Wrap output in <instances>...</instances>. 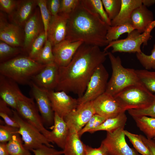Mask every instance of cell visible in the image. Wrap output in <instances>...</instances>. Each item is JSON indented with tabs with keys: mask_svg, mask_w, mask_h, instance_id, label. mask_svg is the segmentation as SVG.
Returning <instances> with one entry per match:
<instances>
[{
	"mask_svg": "<svg viewBox=\"0 0 155 155\" xmlns=\"http://www.w3.org/2000/svg\"><path fill=\"white\" fill-rule=\"evenodd\" d=\"M69 16L59 13L51 16L47 32V39L53 46L65 39Z\"/></svg>",
	"mask_w": 155,
	"mask_h": 155,
	"instance_id": "cell-17",
	"label": "cell"
},
{
	"mask_svg": "<svg viewBox=\"0 0 155 155\" xmlns=\"http://www.w3.org/2000/svg\"><path fill=\"white\" fill-rule=\"evenodd\" d=\"M95 114L106 119L125 112L114 96L104 92L93 101Z\"/></svg>",
	"mask_w": 155,
	"mask_h": 155,
	"instance_id": "cell-14",
	"label": "cell"
},
{
	"mask_svg": "<svg viewBox=\"0 0 155 155\" xmlns=\"http://www.w3.org/2000/svg\"><path fill=\"white\" fill-rule=\"evenodd\" d=\"M37 9L25 24L23 50L28 52L33 42L43 30L40 14Z\"/></svg>",
	"mask_w": 155,
	"mask_h": 155,
	"instance_id": "cell-18",
	"label": "cell"
},
{
	"mask_svg": "<svg viewBox=\"0 0 155 155\" xmlns=\"http://www.w3.org/2000/svg\"><path fill=\"white\" fill-rule=\"evenodd\" d=\"M22 51L18 47L12 46L0 40V63L4 62L16 57V56L20 53Z\"/></svg>",
	"mask_w": 155,
	"mask_h": 155,
	"instance_id": "cell-33",
	"label": "cell"
},
{
	"mask_svg": "<svg viewBox=\"0 0 155 155\" xmlns=\"http://www.w3.org/2000/svg\"><path fill=\"white\" fill-rule=\"evenodd\" d=\"M108 56L111 63L112 71L105 92L114 96L128 86L143 85L138 78L135 70L123 67L119 56L116 57L109 52H108Z\"/></svg>",
	"mask_w": 155,
	"mask_h": 155,
	"instance_id": "cell-4",
	"label": "cell"
},
{
	"mask_svg": "<svg viewBox=\"0 0 155 155\" xmlns=\"http://www.w3.org/2000/svg\"><path fill=\"white\" fill-rule=\"evenodd\" d=\"M82 4L92 12L98 14L101 19L109 26L111 21L104 8L101 0H81Z\"/></svg>",
	"mask_w": 155,
	"mask_h": 155,
	"instance_id": "cell-28",
	"label": "cell"
},
{
	"mask_svg": "<svg viewBox=\"0 0 155 155\" xmlns=\"http://www.w3.org/2000/svg\"><path fill=\"white\" fill-rule=\"evenodd\" d=\"M22 141L19 134L12 137L7 144L10 155H31L30 150L24 147Z\"/></svg>",
	"mask_w": 155,
	"mask_h": 155,
	"instance_id": "cell-29",
	"label": "cell"
},
{
	"mask_svg": "<svg viewBox=\"0 0 155 155\" xmlns=\"http://www.w3.org/2000/svg\"><path fill=\"white\" fill-rule=\"evenodd\" d=\"M21 92L17 83L0 74V98L13 109H17V100Z\"/></svg>",
	"mask_w": 155,
	"mask_h": 155,
	"instance_id": "cell-19",
	"label": "cell"
},
{
	"mask_svg": "<svg viewBox=\"0 0 155 155\" xmlns=\"http://www.w3.org/2000/svg\"><path fill=\"white\" fill-rule=\"evenodd\" d=\"M48 8L52 16H55L58 15L59 12L61 0H47Z\"/></svg>",
	"mask_w": 155,
	"mask_h": 155,
	"instance_id": "cell-45",
	"label": "cell"
},
{
	"mask_svg": "<svg viewBox=\"0 0 155 155\" xmlns=\"http://www.w3.org/2000/svg\"><path fill=\"white\" fill-rule=\"evenodd\" d=\"M13 110V119L19 125L18 133L26 149L31 151L43 145L53 147L49 140L39 130L24 119L16 110Z\"/></svg>",
	"mask_w": 155,
	"mask_h": 155,
	"instance_id": "cell-7",
	"label": "cell"
},
{
	"mask_svg": "<svg viewBox=\"0 0 155 155\" xmlns=\"http://www.w3.org/2000/svg\"><path fill=\"white\" fill-rule=\"evenodd\" d=\"M16 111L25 121L39 130L48 139L50 131L44 126L33 100V98H28L22 93L18 97Z\"/></svg>",
	"mask_w": 155,
	"mask_h": 155,
	"instance_id": "cell-9",
	"label": "cell"
},
{
	"mask_svg": "<svg viewBox=\"0 0 155 155\" xmlns=\"http://www.w3.org/2000/svg\"><path fill=\"white\" fill-rule=\"evenodd\" d=\"M108 77L103 64L98 66L92 75L83 95L77 99L78 105L93 101L105 92Z\"/></svg>",
	"mask_w": 155,
	"mask_h": 155,
	"instance_id": "cell-8",
	"label": "cell"
},
{
	"mask_svg": "<svg viewBox=\"0 0 155 155\" xmlns=\"http://www.w3.org/2000/svg\"><path fill=\"white\" fill-rule=\"evenodd\" d=\"M124 133L132 144L135 150L141 155H150V151L140 135L124 130Z\"/></svg>",
	"mask_w": 155,
	"mask_h": 155,
	"instance_id": "cell-32",
	"label": "cell"
},
{
	"mask_svg": "<svg viewBox=\"0 0 155 155\" xmlns=\"http://www.w3.org/2000/svg\"><path fill=\"white\" fill-rule=\"evenodd\" d=\"M137 59L146 69L155 70V44L150 55H147L142 52L137 53Z\"/></svg>",
	"mask_w": 155,
	"mask_h": 155,
	"instance_id": "cell-38",
	"label": "cell"
},
{
	"mask_svg": "<svg viewBox=\"0 0 155 155\" xmlns=\"http://www.w3.org/2000/svg\"><path fill=\"white\" fill-rule=\"evenodd\" d=\"M124 129L119 128L113 132H107L101 143L106 148L108 155H141L128 145Z\"/></svg>",
	"mask_w": 155,
	"mask_h": 155,
	"instance_id": "cell-10",
	"label": "cell"
},
{
	"mask_svg": "<svg viewBox=\"0 0 155 155\" xmlns=\"http://www.w3.org/2000/svg\"><path fill=\"white\" fill-rule=\"evenodd\" d=\"M19 128L7 125H0V143L8 142L14 135L19 134Z\"/></svg>",
	"mask_w": 155,
	"mask_h": 155,
	"instance_id": "cell-40",
	"label": "cell"
},
{
	"mask_svg": "<svg viewBox=\"0 0 155 155\" xmlns=\"http://www.w3.org/2000/svg\"><path fill=\"white\" fill-rule=\"evenodd\" d=\"M59 69L55 62L46 65L34 76L32 82L44 90H54L58 83Z\"/></svg>",
	"mask_w": 155,
	"mask_h": 155,
	"instance_id": "cell-15",
	"label": "cell"
},
{
	"mask_svg": "<svg viewBox=\"0 0 155 155\" xmlns=\"http://www.w3.org/2000/svg\"><path fill=\"white\" fill-rule=\"evenodd\" d=\"M154 140H155V137L153 139Z\"/></svg>",
	"mask_w": 155,
	"mask_h": 155,
	"instance_id": "cell-52",
	"label": "cell"
},
{
	"mask_svg": "<svg viewBox=\"0 0 155 155\" xmlns=\"http://www.w3.org/2000/svg\"><path fill=\"white\" fill-rule=\"evenodd\" d=\"M47 40L44 30L42 31L34 40L28 52V56L34 60L43 48V45Z\"/></svg>",
	"mask_w": 155,
	"mask_h": 155,
	"instance_id": "cell-36",
	"label": "cell"
},
{
	"mask_svg": "<svg viewBox=\"0 0 155 155\" xmlns=\"http://www.w3.org/2000/svg\"><path fill=\"white\" fill-rule=\"evenodd\" d=\"M47 92L54 113L63 119L78 105L77 99L72 98L64 91L52 90Z\"/></svg>",
	"mask_w": 155,
	"mask_h": 155,
	"instance_id": "cell-11",
	"label": "cell"
},
{
	"mask_svg": "<svg viewBox=\"0 0 155 155\" xmlns=\"http://www.w3.org/2000/svg\"><path fill=\"white\" fill-rule=\"evenodd\" d=\"M36 1V4L40 9L44 30L47 38L48 28L52 16L47 7V0H37Z\"/></svg>",
	"mask_w": 155,
	"mask_h": 155,
	"instance_id": "cell-37",
	"label": "cell"
},
{
	"mask_svg": "<svg viewBox=\"0 0 155 155\" xmlns=\"http://www.w3.org/2000/svg\"><path fill=\"white\" fill-rule=\"evenodd\" d=\"M114 97L125 111L148 107L153 102L155 95L143 85H133L125 88Z\"/></svg>",
	"mask_w": 155,
	"mask_h": 155,
	"instance_id": "cell-5",
	"label": "cell"
},
{
	"mask_svg": "<svg viewBox=\"0 0 155 155\" xmlns=\"http://www.w3.org/2000/svg\"><path fill=\"white\" fill-rule=\"evenodd\" d=\"M7 144V142L0 143V155H10Z\"/></svg>",
	"mask_w": 155,
	"mask_h": 155,
	"instance_id": "cell-50",
	"label": "cell"
},
{
	"mask_svg": "<svg viewBox=\"0 0 155 155\" xmlns=\"http://www.w3.org/2000/svg\"><path fill=\"white\" fill-rule=\"evenodd\" d=\"M69 128L63 119L54 113V125L48 138L51 143L56 144L63 149L67 136Z\"/></svg>",
	"mask_w": 155,
	"mask_h": 155,
	"instance_id": "cell-22",
	"label": "cell"
},
{
	"mask_svg": "<svg viewBox=\"0 0 155 155\" xmlns=\"http://www.w3.org/2000/svg\"><path fill=\"white\" fill-rule=\"evenodd\" d=\"M86 155H108V154L106 148L101 143L100 146L97 148L86 145Z\"/></svg>",
	"mask_w": 155,
	"mask_h": 155,
	"instance_id": "cell-46",
	"label": "cell"
},
{
	"mask_svg": "<svg viewBox=\"0 0 155 155\" xmlns=\"http://www.w3.org/2000/svg\"><path fill=\"white\" fill-rule=\"evenodd\" d=\"M120 11L117 16L111 21V26L130 23L131 14L134 9L142 5V0H121Z\"/></svg>",
	"mask_w": 155,
	"mask_h": 155,
	"instance_id": "cell-25",
	"label": "cell"
},
{
	"mask_svg": "<svg viewBox=\"0 0 155 155\" xmlns=\"http://www.w3.org/2000/svg\"><path fill=\"white\" fill-rule=\"evenodd\" d=\"M0 39L9 45L18 47L22 46V36L20 27L7 22L0 15Z\"/></svg>",
	"mask_w": 155,
	"mask_h": 155,
	"instance_id": "cell-20",
	"label": "cell"
},
{
	"mask_svg": "<svg viewBox=\"0 0 155 155\" xmlns=\"http://www.w3.org/2000/svg\"><path fill=\"white\" fill-rule=\"evenodd\" d=\"M0 116L3 119L6 125L15 128H19L18 124L13 119L8 115L2 112H0Z\"/></svg>",
	"mask_w": 155,
	"mask_h": 155,
	"instance_id": "cell-48",
	"label": "cell"
},
{
	"mask_svg": "<svg viewBox=\"0 0 155 155\" xmlns=\"http://www.w3.org/2000/svg\"><path fill=\"white\" fill-rule=\"evenodd\" d=\"M51 42L47 40L42 50L34 60L44 65L55 62Z\"/></svg>",
	"mask_w": 155,
	"mask_h": 155,
	"instance_id": "cell-34",
	"label": "cell"
},
{
	"mask_svg": "<svg viewBox=\"0 0 155 155\" xmlns=\"http://www.w3.org/2000/svg\"><path fill=\"white\" fill-rule=\"evenodd\" d=\"M30 85L33 98L36 101L44 124L48 126L52 125L54 113L47 90L40 88L32 82Z\"/></svg>",
	"mask_w": 155,
	"mask_h": 155,
	"instance_id": "cell-12",
	"label": "cell"
},
{
	"mask_svg": "<svg viewBox=\"0 0 155 155\" xmlns=\"http://www.w3.org/2000/svg\"><path fill=\"white\" fill-rule=\"evenodd\" d=\"M155 27V20L150 27L143 33H141L134 30L128 34L125 38L113 41L109 43L104 50L107 51L110 47L112 48V53L117 52L140 53L142 44L147 45L149 40L152 37L150 33Z\"/></svg>",
	"mask_w": 155,
	"mask_h": 155,
	"instance_id": "cell-6",
	"label": "cell"
},
{
	"mask_svg": "<svg viewBox=\"0 0 155 155\" xmlns=\"http://www.w3.org/2000/svg\"><path fill=\"white\" fill-rule=\"evenodd\" d=\"M154 21L153 12L142 4L133 11L130 23L135 30L142 33L150 27Z\"/></svg>",
	"mask_w": 155,
	"mask_h": 155,
	"instance_id": "cell-21",
	"label": "cell"
},
{
	"mask_svg": "<svg viewBox=\"0 0 155 155\" xmlns=\"http://www.w3.org/2000/svg\"><path fill=\"white\" fill-rule=\"evenodd\" d=\"M127 120L126 115L123 112L116 117L106 119L99 126L89 132L92 133L98 131H105L111 132L119 128H124Z\"/></svg>",
	"mask_w": 155,
	"mask_h": 155,
	"instance_id": "cell-26",
	"label": "cell"
},
{
	"mask_svg": "<svg viewBox=\"0 0 155 155\" xmlns=\"http://www.w3.org/2000/svg\"><path fill=\"white\" fill-rule=\"evenodd\" d=\"M46 65L28 56H18L0 63V73L17 83L30 85L34 76Z\"/></svg>",
	"mask_w": 155,
	"mask_h": 155,
	"instance_id": "cell-3",
	"label": "cell"
},
{
	"mask_svg": "<svg viewBox=\"0 0 155 155\" xmlns=\"http://www.w3.org/2000/svg\"><path fill=\"white\" fill-rule=\"evenodd\" d=\"M18 1L0 0V10L10 15L16 8Z\"/></svg>",
	"mask_w": 155,
	"mask_h": 155,
	"instance_id": "cell-44",
	"label": "cell"
},
{
	"mask_svg": "<svg viewBox=\"0 0 155 155\" xmlns=\"http://www.w3.org/2000/svg\"><path fill=\"white\" fill-rule=\"evenodd\" d=\"M96 114L93 101L78 105L77 108L63 119L69 127H73L78 132Z\"/></svg>",
	"mask_w": 155,
	"mask_h": 155,
	"instance_id": "cell-13",
	"label": "cell"
},
{
	"mask_svg": "<svg viewBox=\"0 0 155 155\" xmlns=\"http://www.w3.org/2000/svg\"><path fill=\"white\" fill-rule=\"evenodd\" d=\"M34 155H61L63 150H58L53 148L43 145L39 148L31 150Z\"/></svg>",
	"mask_w": 155,
	"mask_h": 155,
	"instance_id": "cell-43",
	"label": "cell"
},
{
	"mask_svg": "<svg viewBox=\"0 0 155 155\" xmlns=\"http://www.w3.org/2000/svg\"><path fill=\"white\" fill-rule=\"evenodd\" d=\"M106 119L97 114L94 115L84 127L78 132L80 137L86 132L90 131L96 128Z\"/></svg>",
	"mask_w": 155,
	"mask_h": 155,
	"instance_id": "cell-39",
	"label": "cell"
},
{
	"mask_svg": "<svg viewBox=\"0 0 155 155\" xmlns=\"http://www.w3.org/2000/svg\"><path fill=\"white\" fill-rule=\"evenodd\" d=\"M142 4L148 7L152 6L155 3V0H142Z\"/></svg>",
	"mask_w": 155,
	"mask_h": 155,
	"instance_id": "cell-51",
	"label": "cell"
},
{
	"mask_svg": "<svg viewBox=\"0 0 155 155\" xmlns=\"http://www.w3.org/2000/svg\"><path fill=\"white\" fill-rule=\"evenodd\" d=\"M105 10L111 21L119 14L121 7V0H102Z\"/></svg>",
	"mask_w": 155,
	"mask_h": 155,
	"instance_id": "cell-35",
	"label": "cell"
},
{
	"mask_svg": "<svg viewBox=\"0 0 155 155\" xmlns=\"http://www.w3.org/2000/svg\"><path fill=\"white\" fill-rule=\"evenodd\" d=\"M135 71L143 85L151 92L155 93V71L146 69L135 70Z\"/></svg>",
	"mask_w": 155,
	"mask_h": 155,
	"instance_id": "cell-31",
	"label": "cell"
},
{
	"mask_svg": "<svg viewBox=\"0 0 155 155\" xmlns=\"http://www.w3.org/2000/svg\"><path fill=\"white\" fill-rule=\"evenodd\" d=\"M141 139L148 148L150 155H155V140L149 139L142 135H140Z\"/></svg>",
	"mask_w": 155,
	"mask_h": 155,
	"instance_id": "cell-47",
	"label": "cell"
},
{
	"mask_svg": "<svg viewBox=\"0 0 155 155\" xmlns=\"http://www.w3.org/2000/svg\"><path fill=\"white\" fill-rule=\"evenodd\" d=\"M108 25L98 14L87 8L80 2L69 14L65 39L99 47L109 44L106 38Z\"/></svg>",
	"mask_w": 155,
	"mask_h": 155,
	"instance_id": "cell-2",
	"label": "cell"
},
{
	"mask_svg": "<svg viewBox=\"0 0 155 155\" xmlns=\"http://www.w3.org/2000/svg\"><path fill=\"white\" fill-rule=\"evenodd\" d=\"M137 127L149 139L155 137V118L146 116H140L132 117Z\"/></svg>",
	"mask_w": 155,
	"mask_h": 155,
	"instance_id": "cell-27",
	"label": "cell"
},
{
	"mask_svg": "<svg viewBox=\"0 0 155 155\" xmlns=\"http://www.w3.org/2000/svg\"><path fill=\"white\" fill-rule=\"evenodd\" d=\"M108 52L100 47L83 43L67 66L59 67L56 91L72 92L81 97L96 68L103 64Z\"/></svg>",
	"mask_w": 155,
	"mask_h": 155,
	"instance_id": "cell-1",
	"label": "cell"
},
{
	"mask_svg": "<svg viewBox=\"0 0 155 155\" xmlns=\"http://www.w3.org/2000/svg\"><path fill=\"white\" fill-rule=\"evenodd\" d=\"M80 0H61L60 7L59 13L69 14L78 6Z\"/></svg>",
	"mask_w": 155,
	"mask_h": 155,
	"instance_id": "cell-42",
	"label": "cell"
},
{
	"mask_svg": "<svg viewBox=\"0 0 155 155\" xmlns=\"http://www.w3.org/2000/svg\"><path fill=\"white\" fill-rule=\"evenodd\" d=\"M128 112L132 117L146 116L155 118V94L154 100L148 107L142 109L128 110Z\"/></svg>",
	"mask_w": 155,
	"mask_h": 155,
	"instance_id": "cell-41",
	"label": "cell"
},
{
	"mask_svg": "<svg viewBox=\"0 0 155 155\" xmlns=\"http://www.w3.org/2000/svg\"><path fill=\"white\" fill-rule=\"evenodd\" d=\"M134 30L129 23L114 26H110L107 31L106 39L109 43L117 40L121 35L126 33L129 34Z\"/></svg>",
	"mask_w": 155,
	"mask_h": 155,
	"instance_id": "cell-30",
	"label": "cell"
},
{
	"mask_svg": "<svg viewBox=\"0 0 155 155\" xmlns=\"http://www.w3.org/2000/svg\"><path fill=\"white\" fill-rule=\"evenodd\" d=\"M69 130L63 149L64 155H86V145L80 140L78 132L73 127Z\"/></svg>",
	"mask_w": 155,
	"mask_h": 155,
	"instance_id": "cell-24",
	"label": "cell"
},
{
	"mask_svg": "<svg viewBox=\"0 0 155 155\" xmlns=\"http://www.w3.org/2000/svg\"><path fill=\"white\" fill-rule=\"evenodd\" d=\"M83 43L81 41L71 42L65 39L53 46L55 62L59 67L67 66Z\"/></svg>",
	"mask_w": 155,
	"mask_h": 155,
	"instance_id": "cell-16",
	"label": "cell"
},
{
	"mask_svg": "<svg viewBox=\"0 0 155 155\" xmlns=\"http://www.w3.org/2000/svg\"><path fill=\"white\" fill-rule=\"evenodd\" d=\"M8 106L4 101L0 98V112L5 113L13 118V110L11 109Z\"/></svg>",
	"mask_w": 155,
	"mask_h": 155,
	"instance_id": "cell-49",
	"label": "cell"
},
{
	"mask_svg": "<svg viewBox=\"0 0 155 155\" xmlns=\"http://www.w3.org/2000/svg\"><path fill=\"white\" fill-rule=\"evenodd\" d=\"M36 4V0L18 1L15 11L10 15L13 23L20 27L24 26L32 14Z\"/></svg>",
	"mask_w": 155,
	"mask_h": 155,
	"instance_id": "cell-23",
	"label": "cell"
}]
</instances>
